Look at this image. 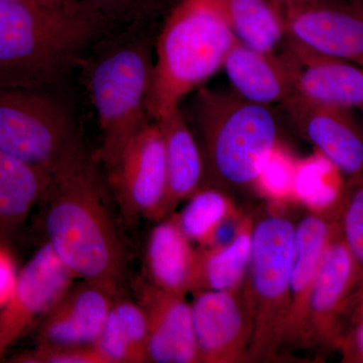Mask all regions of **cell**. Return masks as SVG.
<instances>
[{
  "label": "cell",
  "mask_w": 363,
  "mask_h": 363,
  "mask_svg": "<svg viewBox=\"0 0 363 363\" xmlns=\"http://www.w3.org/2000/svg\"><path fill=\"white\" fill-rule=\"evenodd\" d=\"M362 111H363V109H362Z\"/></svg>",
  "instance_id": "cell-35"
},
{
  "label": "cell",
  "mask_w": 363,
  "mask_h": 363,
  "mask_svg": "<svg viewBox=\"0 0 363 363\" xmlns=\"http://www.w3.org/2000/svg\"><path fill=\"white\" fill-rule=\"evenodd\" d=\"M95 350L102 363L150 362L147 320L136 301L117 296Z\"/></svg>",
  "instance_id": "cell-23"
},
{
  "label": "cell",
  "mask_w": 363,
  "mask_h": 363,
  "mask_svg": "<svg viewBox=\"0 0 363 363\" xmlns=\"http://www.w3.org/2000/svg\"><path fill=\"white\" fill-rule=\"evenodd\" d=\"M193 295L191 310L200 363L248 362L253 317L245 281L238 290Z\"/></svg>",
  "instance_id": "cell-10"
},
{
  "label": "cell",
  "mask_w": 363,
  "mask_h": 363,
  "mask_svg": "<svg viewBox=\"0 0 363 363\" xmlns=\"http://www.w3.org/2000/svg\"><path fill=\"white\" fill-rule=\"evenodd\" d=\"M52 177L0 150V240L11 238L43 202Z\"/></svg>",
  "instance_id": "cell-21"
},
{
  "label": "cell",
  "mask_w": 363,
  "mask_h": 363,
  "mask_svg": "<svg viewBox=\"0 0 363 363\" xmlns=\"http://www.w3.org/2000/svg\"><path fill=\"white\" fill-rule=\"evenodd\" d=\"M357 286V266L336 220L310 298L308 348L318 346L325 350H338L344 317Z\"/></svg>",
  "instance_id": "cell-12"
},
{
  "label": "cell",
  "mask_w": 363,
  "mask_h": 363,
  "mask_svg": "<svg viewBox=\"0 0 363 363\" xmlns=\"http://www.w3.org/2000/svg\"><path fill=\"white\" fill-rule=\"evenodd\" d=\"M21 363H102L95 346L93 347H45L37 346L11 360Z\"/></svg>",
  "instance_id": "cell-29"
},
{
  "label": "cell",
  "mask_w": 363,
  "mask_h": 363,
  "mask_svg": "<svg viewBox=\"0 0 363 363\" xmlns=\"http://www.w3.org/2000/svg\"><path fill=\"white\" fill-rule=\"evenodd\" d=\"M112 23L130 21L142 11L145 0H69Z\"/></svg>",
  "instance_id": "cell-30"
},
{
  "label": "cell",
  "mask_w": 363,
  "mask_h": 363,
  "mask_svg": "<svg viewBox=\"0 0 363 363\" xmlns=\"http://www.w3.org/2000/svg\"><path fill=\"white\" fill-rule=\"evenodd\" d=\"M247 214L242 210L238 209L236 207L234 208L233 211L229 212L215 226L207 240L200 245L208 248H220L230 245L240 234Z\"/></svg>",
  "instance_id": "cell-31"
},
{
  "label": "cell",
  "mask_w": 363,
  "mask_h": 363,
  "mask_svg": "<svg viewBox=\"0 0 363 363\" xmlns=\"http://www.w3.org/2000/svg\"><path fill=\"white\" fill-rule=\"evenodd\" d=\"M296 223L283 209L255 214L245 284L252 306L248 362H276L284 351L291 304Z\"/></svg>",
  "instance_id": "cell-6"
},
{
  "label": "cell",
  "mask_w": 363,
  "mask_h": 363,
  "mask_svg": "<svg viewBox=\"0 0 363 363\" xmlns=\"http://www.w3.org/2000/svg\"><path fill=\"white\" fill-rule=\"evenodd\" d=\"M297 162L290 150L279 143L264 160L253 189L271 201L295 200L294 185Z\"/></svg>",
  "instance_id": "cell-28"
},
{
  "label": "cell",
  "mask_w": 363,
  "mask_h": 363,
  "mask_svg": "<svg viewBox=\"0 0 363 363\" xmlns=\"http://www.w3.org/2000/svg\"><path fill=\"white\" fill-rule=\"evenodd\" d=\"M109 23L69 0H0V88H49Z\"/></svg>",
  "instance_id": "cell-1"
},
{
  "label": "cell",
  "mask_w": 363,
  "mask_h": 363,
  "mask_svg": "<svg viewBox=\"0 0 363 363\" xmlns=\"http://www.w3.org/2000/svg\"><path fill=\"white\" fill-rule=\"evenodd\" d=\"M43 202L45 242L76 278L121 286L128 253L88 155L52 178Z\"/></svg>",
  "instance_id": "cell-2"
},
{
  "label": "cell",
  "mask_w": 363,
  "mask_h": 363,
  "mask_svg": "<svg viewBox=\"0 0 363 363\" xmlns=\"http://www.w3.org/2000/svg\"><path fill=\"white\" fill-rule=\"evenodd\" d=\"M269 107L234 92L198 93L195 116L205 168L219 185L238 190L255 187L264 160L279 143L278 121Z\"/></svg>",
  "instance_id": "cell-5"
},
{
  "label": "cell",
  "mask_w": 363,
  "mask_h": 363,
  "mask_svg": "<svg viewBox=\"0 0 363 363\" xmlns=\"http://www.w3.org/2000/svg\"><path fill=\"white\" fill-rule=\"evenodd\" d=\"M161 130L166 152L167 184L164 218L202 187L205 161L181 109L155 121Z\"/></svg>",
  "instance_id": "cell-20"
},
{
  "label": "cell",
  "mask_w": 363,
  "mask_h": 363,
  "mask_svg": "<svg viewBox=\"0 0 363 363\" xmlns=\"http://www.w3.org/2000/svg\"><path fill=\"white\" fill-rule=\"evenodd\" d=\"M136 302L145 313L150 362L200 363L191 304L185 296L152 286L135 285Z\"/></svg>",
  "instance_id": "cell-16"
},
{
  "label": "cell",
  "mask_w": 363,
  "mask_h": 363,
  "mask_svg": "<svg viewBox=\"0 0 363 363\" xmlns=\"http://www.w3.org/2000/svg\"><path fill=\"white\" fill-rule=\"evenodd\" d=\"M238 42L276 54L286 39L281 11L274 0H216Z\"/></svg>",
  "instance_id": "cell-24"
},
{
  "label": "cell",
  "mask_w": 363,
  "mask_h": 363,
  "mask_svg": "<svg viewBox=\"0 0 363 363\" xmlns=\"http://www.w3.org/2000/svg\"><path fill=\"white\" fill-rule=\"evenodd\" d=\"M117 284L82 279L73 284L40 320L37 346L93 347L121 294Z\"/></svg>",
  "instance_id": "cell-14"
},
{
  "label": "cell",
  "mask_w": 363,
  "mask_h": 363,
  "mask_svg": "<svg viewBox=\"0 0 363 363\" xmlns=\"http://www.w3.org/2000/svg\"><path fill=\"white\" fill-rule=\"evenodd\" d=\"M0 150L52 178L87 156L70 108L48 88H0Z\"/></svg>",
  "instance_id": "cell-7"
},
{
  "label": "cell",
  "mask_w": 363,
  "mask_h": 363,
  "mask_svg": "<svg viewBox=\"0 0 363 363\" xmlns=\"http://www.w3.org/2000/svg\"><path fill=\"white\" fill-rule=\"evenodd\" d=\"M197 250L182 230L174 214L157 221L145 252V281L178 295L192 293Z\"/></svg>",
  "instance_id": "cell-18"
},
{
  "label": "cell",
  "mask_w": 363,
  "mask_h": 363,
  "mask_svg": "<svg viewBox=\"0 0 363 363\" xmlns=\"http://www.w3.org/2000/svg\"><path fill=\"white\" fill-rule=\"evenodd\" d=\"M347 321L348 324L363 322V288L351 297L344 317V327Z\"/></svg>",
  "instance_id": "cell-34"
},
{
  "label": "cell",
  "mask_w": 363,
  "mask_h": 363,
  "mask_svg": "<svg viewBox=\"0 0 363 363\" xmlns=\"http://www.w3.org/2000/svg\"><path fill=\"white\" fill-rule=\"evenodd\" d=\"M107 174L128 218L164 219L168 174L164 138L156 121H149L131 138Z\"/></svg>",
  "instance_id": "cell-9"
},
{
  "label": "cell",
  "mask_w": 363,
  "mask_h": 363,
  "mask_svg": "<svg viewBox=\"0 0 363 363\" xmlns=\"http://www.w3.org/2000/svg\"><path fill=\"white\" fill-rule=\"evenodd\" d=\"M255 213L247 214L240 234L227 247L197 245V262L192 294L225 292L241 288L247 279L252 257Z\"/></svg>",
  "instance_id": "cell-22"
},
{
  "label": "cell",
  "mask_w": 363,
  "mask_h": 363,
  "mask_svg": "<svg viewBox=\"0 0 363 363\" xmlns=\"http://www.w3.org/2000/svg\"><path fill=\"white\" fill-rule=\"evenodd\" d=\"M236 42L216 0H180L157 37L147 111L154 121L223 68Z\"/></svg>",
  "instance_id": "cell-3"
},
{
  "label": "cell",
  "mask_w": 363,
  "mask_h": 363,
  "mask_svg": "<svg viewBox=\"0 0 363 363\" xmlns=\"http://www.w3.org/2000/svg\"><path fill=\"white\" fill-rule=\"evenodd\" d=\"M279 55L295 96L322 106L363 109V67L319 54L290 39Z\"/></svg>",
  "instance_id": "cell-13"
},
{
  "label": "cell",
  "mask_w": 363,
  "mask_h": 363,
  "mask_svg": "<svg viewBox=\"0 0 363 363\" xmlns=\"http://www.w3.org/2000/svg\"><path fill=\"white\" fill-rule=\"evenodd\" d=\"M87 67L86 82L97 113L101 157L108 173L131 138L150 121L147 101L154 58L149 40L138 33L105 40Z\"/></svg>",
  "instance_id": "cell-4"
},
{
  "label": "cell",
  "mask_w": 363,
  "mask_h": 363,
  "mask_svg": "<svg viewBox=\"0 0 363 363\" xmlns=\"http://www.w3.org/2000/svg\"><path fill=\"white\" fill-rule=\"evenodd\" d=\"M336 226V216L309 211L296 223L291 304L284 350L308 348V314L315 279Z\"/></svg>",
  "instance_id": "cell-17"
},
{
  "label": "cell",
  "mask_w": 363,
  "mask_h": 363,
  "mask_svg": "<svg viewBox=\"0 0 363 363\" xmlns=\"http://www.w3.org/2000/svg\"><path fill=\"white\" fill-rule=\"evenodd\" d=\"M233 92L260 105L283 104L293 95L285 64L279 54L257 51L236 40L223 68Z\"/></svg>",
  "instance_id": "cell-19"
},
{
  "label": "cell",
  "mask_w": 363,
  "mask_h": 363,
  "mask_svg": "<svg viewBox=\"0 0 363 363\" xmlns=\"http://www.w3.org/2000/svg\"><path fill=\"white\" fill-rule=\"evenodd\" d=\"M234 208L233 200L223 191L202 186L189 198L180 212L173 214L189 240L200 245Z\"/></svg>",
  "instance_id": "cell-26"
},
{
  "label": "cell",
  "mask_w": 363,
  "mask_h": 363,
  "mask_svg": "<svg viewBox=\"0 0 363 363\" xmlns=\"http://www.w3.org/2000/svg\"><path fill=\"white\" fill-rule=\"evenodd\" d=\"M286 39L363 67V0H274Z\"/></svg>",
  "instance_id": "cell-8"
},
{
  "label": "cell",
  "mask_w": 363,
  "mask_h": 363,
  "mask_svg": "<svg viewBox=\"0 0 363 363\" xmlns=\"http://www.w3.org/2000/svg\"><path fill=\"white\" fill-rule=\"evenodd\" d=\"M338 175L340 172L317 150L312 156L298 160L294 199L309 211L336 216L344 187V183L336 181Z\"/></svg>",
  "instance_id": "cell-25"
},
{
  "label": "cell",
  "mask_w": 363,
  "mask_h": 363,
  "mask_svg": "<svg viewBox=\"0 0 363 363\" xmlns=\"http://www.w3.org/2000/svg\"><path fill=\"white\" fill-rule=\"evenodd\" d=\"M336 220L341 238L357 266V293L363 288V175L344 182Z\"/></svg>",
  "instance_id": "cell-27"
},
{
  "label": "cell",
  "mask_w": 363,
  "mask_h": 363,
  "mask_svg": "<svg viewBox=\"0 0 363 363\" xmlns=\"http://www.w3.org/2000/svg\"><path fill=\"white\" fill-rule=\"evenodd\" d=\"M16 264L6 248L0 247V309L11 298L18 279Z\"/></svg>",
  "instance_id": "cell-33"
},
{
  "label": "cell",
  "mask_w": 363,
  "mask_h": 363,
  "mask_svg": "<svg viewBox=\"0 0 363 363\" xmlns=\"http://www.w3.org/2000/svg\"><path fill=\"white\" fill-rule=\"evenodd\" d=\"M338 350L342 362L363 363V322L348 324L344 328Z\"/></svg>",
  "instance_id": "cell-32"
},
{
  "label": "cell",
  "mask_w": 363,
  "mask_h": 363,
  "mask_svg": "<svg viewBox=\"0 0 363 363\" xmlns=\"http://www.w3.org/2000/svg\"><path fill=\"white\" fill-rule=\"evenodd\" d=\"M294 125L347 179L363 175V130L350 111L292 95L283 104Z\"/></svg>",
  "instance_id": "cell-15"
},
{
  "label": "cell",
  "mask_w": 363,
  "mask_h": 363,
  "mask_svg": "<svg viewBox=\"0 0 363 363\" xmlns=\"http://www.w3.org/2000/svg\"><path fill=\"white\" fill-rule=\"evenodd\" d=\"M76 278L45 242L18 274L11 298L0 309V358L61 300Z\"/></svg>",
  "instance_id": "cell-11"
}]
</instances>
